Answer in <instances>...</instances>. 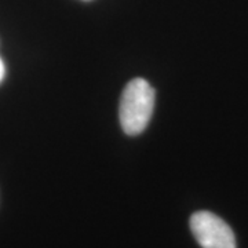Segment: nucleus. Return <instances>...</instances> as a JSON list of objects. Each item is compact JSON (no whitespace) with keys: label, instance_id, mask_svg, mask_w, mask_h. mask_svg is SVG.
Instances as JSON below:
<instances>
[{"label":"nucleus","instance_id":"f257e3e1","mask_svg":"<svg viewBox=\"0 0 248 248\" xmlns=\"http://www.w3.org/2000/svg\"><path fill=\"white\" fill-rule=\"evenodd\" d=\"M155 108V90L143 79H133L124 89L119 117L125 134L138 135L151 122Z\"/></svg>","mask_w":248,"mask_h":248},{"label":"nucleus","instance_id":"7ed1b4c3","mask_svg":"<svg viewBox=\"0 0 248 248\" xmlns=\"http://www.w3.org/2000/svg\"><path fill=\"white\" fill-rule=\"evenodd\" d=\"M4 75H6V68H4V63L1 61V58H0V81L3 80Z\"/></svg>","mask_w":248,"mask_h":248},{"label":"nucleus","instance_id":"f03ea898","mask_svg":"<svg viewBox=\"0 0 248 248\" xmlns=\"http://www.w3.org/2000/svg\"><path fill=\"white\" fill-rule=\"evenodd\" d=\"M190 231L203 248H236L231 226L210 211H197L190 217Z\"/></svg>","mask_w":248,"mask_h":248},{"label":"nucleus","instance_id":"20e7f679","mask_svg":"<svg viewBox=\"0 0 248 248\" xmlns=\"http://www.w3.org/2000/svg\"><path fill=\"white\" fill-rule=\"evenodd\" d=\"M84 1H90V0H84Z\"/></svg>","mask_w":248,"mask_h":248}]
</instances>
